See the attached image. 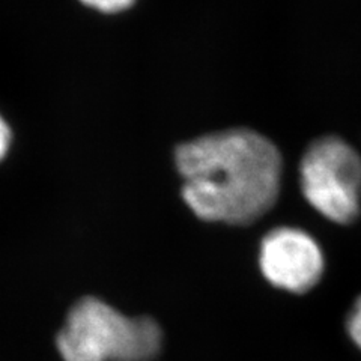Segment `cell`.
Here are the masks:
<instances>
[{
    "label": "cell",
    "mask_w": 361,
    "mask_h": 361,
    "mask_svg": "<svg viewBox=\"0 0 361 361\" xmlns=\"http://www.w3.org/2000/svg\"><path fill=\"white\" fill-rule=\"evenodd\" d=\"M80 2L89 8L99 11V13L115 14L128 9L135 0H80Z\"/></svg>",
    "instance_id": "8992f818"
},
{
    "label": "cell",
    "mask_w": 361,
    "mask_h": 361,
    "mask_svg": "<svg viewBox=\"0 0 361 361\" xmlns=\"http://www.w3.org/2000/svg\"><path fill=\"white\" fill-rule=\"evenodd\" d=\"M259 267L273 286L304 293L322 279L325 261L321 247L309 233L295 228H277L261 243Z\"/></svg>",
    "instance_id": "277c9868"
},
{
    "label": "cell",
    "mask_w": 361,
    "mask_h": 361,
    "mask_svg": "<svg viewBox=\"0 0 361 361\" xmlns=\"http://www.w3.org/2000/svg\"><path fill=\"white\" fill-rule=\"evenodd\" d=\"M11 139H13V134H11V130L8 127V123L5 122L2 115H0V161L4 160L5 155L9 151Z\"/></svg>",
    "instance_id": "52a82bcc"
},
{
    "label": "cell",
    "mask_w": 361,
    "mask_h": 361,
    "mask_svg": "<svg viewBox=\"0 0 361 361\" xmlns=\"http://www.w3.org/2000/svg\"><path fill=\"white\" fill-rule=\"evenodd\" d=\"M346 330L351 341L357 345L361 351V297L357 298L354 306L349 310L348 321H346Z\"/></svg>",
    "instance_id": "5b68a950"
},
{
    "label": "cell",
    "mask_w": 361,
    "mask_h": 361,
    "mask_svg": "<svg viewBox=\"0 0 361 361\" xmlns=\"http://www.w3.org/2000/svg\"><path fill=\"white\" fill-rule=\"evenodd\" d=\"M161 346L154 319L131 318L94 297L74 304L56 337L62 361H154Z\"/></svg>",
    "instance_id": "7a4b0ae2"
},
{
    "label": "cell",
    "mask_w": 361,
    "mask_h": 361,
    "mask_svg": "<svg viewBox=\"0 0 361 361\" xmlns=\"http://www.w3.org/2000/svg\"><path fill=\"white\" fill-rule=\"evenodd\" d=\"M301 188L324 217L349 224L361 211V157L337 135L314 140L300 166Z\"/></svg>",
    "instance_id": "3957f363"
},
{
    "label": "cell",
    "mask_w": 361,
    "mask_h": 361,
    "mask_svg": "<svg viewBox=\"0 0 361 361\" xmlns=\"http://www.w3.org/2000/svg\"><path fill=\"white\" fill-rule=\"evenodd\" d=\"M175 160L183 197L205 221L250 224L279 197L281 157L265 135L233 128L179 145Z\"/></svg>",
    "instance_id": "6da1fadb"
}]
</instances>
